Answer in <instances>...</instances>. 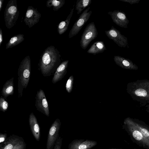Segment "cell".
<instances>
[{
    "label": "cell",
    "mask_w": 149,
    "mask_h": 149,
    "mask_svg": "<svg viewBox=\"0 0 149 149\" xmlns=\"http://www.w3.org/2000/svg\"><path fill=\"white\" fill-rule=\"evenodd\" d=\"M59 51L53 46L47 47L40 56L38 66L44 77L49 76L55 72L61 64Z\"/></svg>",
    "instance_id": "6da1fadb"
},
{
    "label": "cell",
    "mask_w": 149,
    "mask_h": 149,
    "mask_svg": "<svg viewBox=\"0 0 149 149\" xmlns=\"http://www.w3.org/2000/svg\"><path fill=\"white\" fill-rule=\"evenodd\" d=\"M127 93L135 100L144 105L149 103V80H138L128 83Z\"/></svg>",
    "instance_id": "7a4b0ae2"
},
{
    "label": "cell",
    "mask_w": 149,
    "mask_h": 149,
    "mask_svg": "<svg viewBox=\"0 0 149 149\" xmlns=\"http://www.w3.org/2000/svg\"><path fill=\"white\" fill-rule=\"evenodd\" d=\"M31 61L27 56L21 62L18 71V97H21L23 91L28 85L31 75Z\"/></svg>",
    "instance_id": "3957f363"
},
{
    "label": "cell",
    "mask_w": 149,
    "mask_h": 149,
    "mask_svg": "<svg viewBox=\"0 0 149 149\" xmlns=\"http://www.w3.org/2000/svg\"><path fill=\"white\" fill-rule=\"evenodd\" d=\"M123 128L127 133L132 141L139 146L146 149H149L143 137L139 130L127 117L124 120Z\"/></svg>",
    "instance_id": "277c9868"
},
{
    "label": "cell",
    "mask_w": 149,
    "mask_h": 149,
    "mask_svg": "<svg viewBox=\"0 0 149 149\" xmlns=\"http://www.w3.org/2000/svg\"><path fill=\"white\" fill-rule=\"evenodd\" d=\"M19 15L17 0H10L5 9L4 19L6 27L10 29L16 24Z\"/></svg>",
    "instance_id": "5b68a950"
},
{
    "label": "cell",
    "mask_w": 149,
    "mask_h": 149,
    "mask_svg": "<svg viewBox=\"0 0 149 149\" xmlns=\"http://www.w3.org/2000/svg\"><path fill=\"white\" fill-rule=\"evenodd\" d=\"M98 32L95 23L92 22L86 27L81 36L80 45L81 48L85 49L93 40L97 38Z\"/></svg>",
    "instance_id": "8992f818"
},
{
    "label": "cell",
    "mask_w": 149,
    "mask_h": 149,
    "mask_svg": "<svg viewBox=\"0 0 149 149\" xmlns=\"http://www.w3.org/2000/svg\"><path fill=\"white\" fill-rule=\"evenodd\" d=\"M90 8V7H88L84 10L75 22L69 33V38L76 35L89 19L92 13L91 10L88 11Z\"/></svg>",
    "instance_id": "52a82bcc"
},
{
    "label": "cell",
    "mask_w": 149,
    "mask_h": 149,
    "mask_svg": "<svg viewBox=\"0 0 149 149\" xmlns=\"http://www.w3.org/2000/svg\"><path fill=\"white\" fill-rule=\"evenodd\" d=\"M61 123L59 119H56L51 125L49 131L46 143V149H53L58 138Z\"/></svg>",
    "instance_id": "ba28073f"
},
{
    "label": "cell",
    "mask_w": 149,
    "mask_h": 149,
    "mask_svg": "<svg viewBox=\"0 0 149 149\" xmlns=\"http://www.w3.org/2000/svg\"><path fill=\"white\" fill-rule=\"evenodd\" d=\"M105 32L107 37L113 40L119 47L123 48L129 47L127 38L113 26H112L109 30H105Z\"/></svg>",
    "instance_id": "9c48e42d"
},
{
    "label": "cell",
    "mask_w": 149,
    "mask_h": 149,
    "mask_svg": "<svg viewBox=\"0 0 149 149\" xmlns=\"http://www.w3.org/2000/svg\"><path fill=\"white\" fill-rule=\"evenodd\" d=\"M35 106L37 109L47 117L49 116V107L45 93L40 89L38 91L36 97Z\"/></svg>",
    "instance_id": "30bf717a"
},
{
    "label": "cell",
    "mask_w": 149,
    "mask_h": 149,
    "mask_svg": "<svg viewBox=\"0 0 149 149\" xmlns=\"http://www.w3.org/2000/svg\"><path fill=\"white\" fill-rule=\"evenodd\" d=\"M41 14L31 6L28 7L24 21L29 28H31L39 21Z\"/></svg>",
    "instance_id": "8fae6325"
},
{
    "label": "cell",
    "mask_w": 149,
    "mask_h": 149,
    "mask_svg": "<svg viewBox=\"0 0 149 149\" xmlns=\"http://www.w3.org/2000/svg\"><path fill=\"white\" fill-rule=\"evenodd\" d=\"M107 13L110 15L113 22L117 25L122 28H127L129 21L125 12L116 10L109 12Z\"/></svg>",
    "instance_id": "7c38bea8"
},
{
    "label": "cell",
    "mask_w": 149,
    "mask_h": 149,
    "mask_svg": "<svg viewBox=\"0 0 149 149\" xmlns=\"http://www.w3.org/2000/svg\"><path fill=\"white\" fill-rule=\"evenodd\" d=\"M95 141L83 139L73 140L68 146V149H91L97 144Z\"/></svg>",
    "instance_id": "4fadbf2b"
},
{
    "label": "cell",
    "mask_w": 149,
    "mask_h": 149,
    "mask_svg": "<svg viewBox=\"0 0 149 149\" xmlns=\"http://www.w3.org/2000/svg\"><path fill=\"white\" fill-rule=\"evenodd\" d=\"M24 141L22 137L13 134L8 137L3 144L0 145V149H12Z\"/></svg>",
    "instance_id": "5bb4252c"
},
{
    "label": "cell",
    "mask_w": 149,
    "mask_h": 149,
    "mask_svg": "<svg viewBox=\"0 0 149 149\" xmlns=\"http://www.w3.org/2000/svg\"><path fill=\"white\" fill-rule=\"evenodd\" d=\"M113 59L117 65L123 68L131 70L138 69L137 65L129 59L120 56H115Z\"/></svg>",
    "instance_id": "9a60e30c"
},
{
    "label": "cell",
    "mask_w": 149,
    "mask_h": 149,
    "mask_svg": "<svg viewBox=\"0 0 149 149\" xmlns=\"http://www.w3.org/2000/svg\"><path fill=\"white\" fill-rule=\"evenodd\" d=\"M29 120L30 128L33 135L37 141H39L40 137V127L37 119L33 113H31L30 114Z\"/></svg>",
    "instance_id": "2e32d148"
},
{
    "label": "cell",
    "mask_w": 149,
    "mask_h": 149,
    "mask_svg": "<svg viewBox=\"0 0 149 149\" xmlns=\"http://www.w3.org/2000/svg\"><path fill=\"white\" fill-rule=\"evenodd\" d=\"M130 119L134 124L142 133L149 147V126L144 122L139 119L131 118Z\"/></svg>",
    "instance_id": "e0dca14e"
},
{
    "label": "cell",
    "mask_w": 149,
    "mask_h": 149,
    "mask_svg": "<svg viewBox=\"0 0 149 149\" xmlns=\"http://www.w3.org/2000/svg\"><path fill=\"white\" fill-rule=\"evenodd\" d=\"M68 63L69 60H67L61 63L55 72L52 80L53 83H56L64 77L67 72Z\"/></svg>",
    "instance_id": "ac0fdd59"
},
{
    "label": "cell",
    "mask_w": 149,
    "mask_h": 149,
    "mask_svg": "<svg viewBox=\"0 0 149 149\" xmlns=\"http://www.w3.org/2000/svg\"><path fill=\"white\" fill-rule=\"evenodd\" d=\"M14 78L12 77L7 81L4 84L1 92V95L5 100L9 95L14 93Z\"/></svg>",
    "instance_id": "d6986e66"
},
{
    "label": "cell",
    "mask_w": 149,
    "mask_h": 149,
    "mask_svg": "<svg viewBox=\"0 0 149 149\" xmlns=\"http://www.w3.org/2000/svg\"><path fill=\"white\" fill-rule=\"evenodd\" d=\"M106 49L104 42L98 41L93 43L87 51V53L95 55L102 53Z\"/></svg>",
    "instance_id": "ffe728a7"
},
{
    "label": "cell",
    "mask_w": 149,
    "mask_h": 149,
    "mask_svg": "<svg viewBox=\"0 0 149 149\" xmlns=\"http://www.w3.org/2000/svg\"><path fill=\"white\" fill-rule=\"evenodd\" d=\"M74 8L71 10L70 13L66 19L64 21L60 22L57 26V31L60 35L64 33L68 29L70 20L73 14Z\"/></svg>",
    "instance_id": "44dd1931"
},
{
    "label": "cell",
    "mask_w": 149,
    "mask_h": 149,
    "mask_svg": "<svg viewBox=\"0 0 149 149\" xmlns=\"http://www.w3.org/2000/svg\"><path fill=\"white\" fill-rule=\"evenodd\" d=\"M24 39V35L19 34L12 37L6 45V49L12 48L19 44Z\"/></svg>",
    "instance_id": "7402d4cb"
},
{
    "label": "cell",
    "mask_w": 149,
    "mask_h": 149,
    "mask_svg": "<svg viewBox=\"0 0 149 149\" xmlns=\"http://www.w3.org/2000/svg\"><path fill=\"white\" fill-rule=\"evenodd\" d=\"M92 2L91 0H77L75 6L77 14H79L86 7L89 6Z\"/></svg>",
    "instance_id": "603a6c76"
},
{
    "label": "cell",
    "mask_w": 149,
    "mask_h": 149,
    "mask_svg": "<svg viewBox=\"0 0 149 149\" xmlns=\"http://www.w3.org/2000/svg\"><path fill=\"white\" fill-rule=\"evenodd\" d=\"M65 3V0H48L46 2V6L48 8L52 7L53 10L57 11Z\"/></svg>",
    "instance_id": "cb8c5ba5"
},
{
    "label": "cell",
    "mask_w": 149,
    "mask_h": 149,
    "mask_svg": "<svg viewBox=\"0 0 149 149\" xmlns=\"http://www.w3.org/2000/svg\"><path fill=\"white\" fill-rule=\"evenodd\" d=\"M73 81L74 77L71 75L67 81L65 85L66 90L68 93H70L72 90Z\"/></svg>",
    "instance_id": "d4e9b609"
},
{
    "label": "cell",
    "mask_w": 149,
    "mask_h": 149,
    "mask_svg": "<svg viewBox=\"0 0 149 149\" xmlns=\"http://www.w3.org/2000/svg\"><path fill=\"white\" fill-rule=\"evenodd\" d=\"M8 102L3 97L0 98V109L1 111L5 112L8 109Z\"/></svg>",
    "instance_id": "484cf974"
},
{
    "label": "cell",
    "mask_w": 149,
    "mask_h": 149,
    "mask_svg": "<svg viewBox=\"0 0 149 149\" xmlns=\"http://www.w3.org/2000/svg\"><path fill=\"white\" fill-rule=\"evenodd\" d=\"M63 138L61 136L58 137L53 149H61Z\"/></svg>",
    "instance_id": "4316f807"
},
{
    "label": "cell",
    "mask_w": 149,
    "mask_h": 149,
    "mask_svg": "<svg viewBox=\"0 0 149 149\" xmlns=\"http://www.w3.org/2000/svg\"><path fill=\"white\" fill-rule=\"evenodd\" d=\"M7 135L6 133L0 134V144H3L7 139Z\"/></svg>",
    "instance_id": "83f0119b"
},
{
    "label": "cell",
    "mask_w": 149,
    "mask_h": 149,
    "mask_svg": "<svg viewBox=\"0 0 149 149\" xmlns=\"http://www.w3.org/2000/svg\"><path fill=\"white\" fill-rule=\"evenodd\" d=\"M26 144L24 141L16 146L12 149H26Z\"/></svg>",
    "instance_id": "f1b7e54d"
},
{
    "label": "cell",
    "mask_w": 149,
    "mask_h": 149,
    "mask_svg": "<svg viewBox=\"0 0 149 149\" xmlns=\"http://www.w3.org/2000/svg\"><path fill=\"white\" fill-rule=\"evenodd\" d=\"M121 1L127 2L129 3L131 5L138 3L140 0H119Z\"/></svg>",
    "instance_id": "f546056e"
},
{
    "label": "cell",
    "mask_w": 149,
    "mask_h": 149,
    "mask_svg": "<svg viewBox=\"0 0 149 149\" xmlns=\"http://www.w3.org/2000/svg\"><path fill=\"white\" fill-rule=\"evenodd\" d=\"M3 42V36L2 31L1 28H0V47Z\"/></svg>",
    "instance_id": "4dcf8cb0"
},
{
    "label": "cell",
    "mask_w": 149,
    "mask_h": 149,
    "mask_svg": "<svg viewBox=\"0 0 149 149\" xmlns=\"http://www.w3.org/2000/svg\"><path fill=\"white\" fill-rule=\"evenodd\" d=\"M4 0H0V12L1 11L3 6Z\"/></svg>",
    "instance_id": "1f68e13d"
},
{
    "label": "cell",
    "mask_w": 149,
    "mask_h": 149,
    "mask_svg": "<svg viewBox=\"0 0 149 149\" xmlns=\"http://www.w3.org/2000/svg\"><path fill=\"white\" fill-rule=\"evenodd\" d=\"M107 149H123L122 148H108Z\"/></svg>",
    "instance_id": "d6a6232c"
},
{
    "label": "cell",
    "mask_w": 149,
    "mask_h": 149,
    "mask_svg": "<svg viewBox=\"0 0 149 149\" xmlns=\"http://www.w3.org/2000/svg\"><path fill=\"white\" fill-rule=\"evenodd\" d=\"M148 111L149 112V108H148Z\"/></svg>",
    "instance_id": "836d02e7"
},
{
    "label": "cell",
    "mask_w": 149,
    "mask_h": 149,
    "mask_svg": "<svg viewBox=\"0 0 149 149\" xmlns=\"http://www.w3.org/2000/svg\"></svg>",
    "instance_id": "e575fe53"
}]
</instances>
